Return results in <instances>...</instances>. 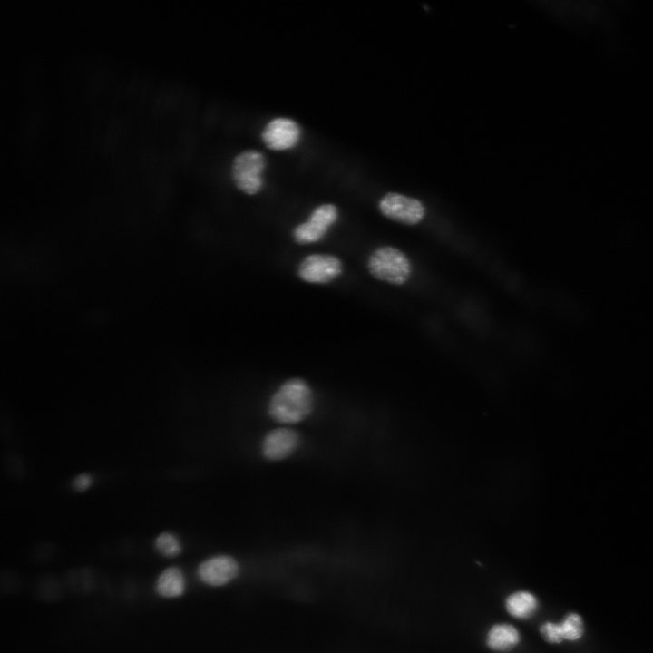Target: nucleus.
I'll use <instances>...</instances> for the list:
<instances>
[{
	"label": "nucleus",
	"mask_w": 653,
	"mask_h": 653,
	"mask_svg": "<svg viewBox=\"0 0 653 653\" xmlns=\"http://www.w3.org/2000/svg\"><path fill=\"white\" fill-rule=\"evenodd\" d=\"M367 268L374 278L393 285L404 284L411 275V264L407 257L391 246L375 249L368 258Z\"/></svg>",
	"instance_id": "f03ea898"
},
{
	"label": "nucleus",
	"mask_w": 653,
	"mask_h": 653,
	"mask_svg": "<svg viewBox=\"0 0 653 653\" xmlns=\"http://www.w3.org/2000/svg\"><path fill=\"white\" fill-rule=\"evenodd\" d=\"M263 155L254 150L239 153L233 161L232 177L238 189L249 195L258 193L262 187Z\"/></svg>",
	"instance_id": "7ed1b4c3"
},
{
	"label": "nucleus",
	"mask_w": 653,
	"mask_h": 653,
	"mask_svg": "<svg viewBox=\"0 0 653 653\" xmlns=\"http://www.w3.org/2000/svg\"><path fill=\"white\" fill-rule=\"evenodd\" d=\"M154 546L160 554L168 558L178 556L182 550L180 539L169 531L159 534L155 539Z\"/></svg>",
	"instance_id": "dca6fc26"
},
{
	"label": "nucleus",
	"mask_w": 653,
	"mask_h": 653,
	"mask_svg": "<svg viewBox=\"0 0 653 653\" xmlns=\"http://www.w3.org/2000/svg\"><path fill=\"white\" fill-rule=\"evenodd\" d=\"M485 641L486 646L492 651L507 652L520 643L521 634L512 624L496 623L489 629Z\"/></svg>",
	"instance_id": "9b49d317"
},
{
	"label": "nucleus",
	"mask_w": 653,
	"mask_h": 653,
	"mask_svg": "<svg viewBox=\"0 0 653 653\" xmlns=\"http://www.w3.org/2000/svg\"><path fill=\"white\" fill-rule=\"evenodd\" d=\"M298 125L288 118H276L264 128L262 140L271 150L281 151L294 147L298 141Z\"/></svg>",
	"instance_id": "6e6552de"
},
{
	"label": "nucleus",
	"mask_w": 653,
	"mask_h": 653,
	"mask_svg": "<svg viewBox=\"0 0 653 653\" xmlns=\"http://www.w3.org/2000/svg\"><path fill=\"white\" fill-rule=\"evenodd\" d=\"M342 270V262L337 257L328 254H311L300 262L297 274L303 281L326 284L336 278Z\"/></svg>",
	"instance_id": "423d86ee"
},
{
	"label": "nucleus",
	"mask_w": 653,
	"mask_h": 653,
	"mask_svg": "<svg viewBox=\"0 0 653 653\" xmlns=\"http://www.w3.org/2000/svg\"><path fill=\"white\" fill-rule=\"evenodd\" d=\"M338 210L334 204L325 203L317 206L308 219L293 229V237L298 244H310L322 239L337 219Z\"/></svg>",
	"instance_id": "20e7f679"
},
{
	"label": "nucleus",
	"mask_w": 653,
	"mask_h": 653,
	"mask_svg": "<svg viewBox=\"0 0 653 653\" xmlns=\"http://www.w3.org/2000/svg\"><path fill=\"white\" fill-rule=\"evenodd\" d=\"M584 632L582 618L575 613L567 614L560 622L545 621L540 627L542 638L550 644H559L564 640L576 641Z\"/></svg>",
	"instance_id": "1a4fd4ad"
},
{
	"label": "nucleus",
	"mask_w": 653,
	"mask_h": 653,
	"mask_svg": "<svg viewBox=\"0 0 653 653\" xmlns=\"http://www.w3.org/2000/svg\"><path fill=\"white\" fill-rule=\"evenodd\" d=\"M298 434L289 428H278L269 432L262 442V453L265 458L278 461L292 454L299 444Z\"/></svg>",
	"instance_id": "9d476101"
},
{
	"label": "nucleus",
	"mask_w": 653,
	"mask_h": 653,
	"mask_svg": "<svg viewBox=\"0 0 653 653\" xmlns=\"http://www.w3.org/2000/svg\"><path fill=\"white\" fill-rule=\"evenodd\" d=\"M378 206L386 218L408 225L417 224L425 214V209L420 200L395 192L384 195Z\"/></svg>",
	"instance_id": "39448f33"
},
{
	"label": "nucleus",
	"mask_w": 653,
	"mask_h": 653,
	"mask_svg": "<svg viewBox=\"0 0 653 653\" xmlns=\"http://www.w3.org/2000/svg\"><path fill=\"white\" fill-rule=\"evenodd\" d=\"M91 574L84 570H71L65 573L63 582L65 588L75 593H85L92 587Z\"/></svg>",
	"instance_id": "2eb2a0df"
},
{
	"label": "nucleus",
	"mask_w": 653,
	"mask_h": 653,
	"mask_svg": "<svg viewBox=\"0 0 653 653\" xmlns=\"http://www.w3.org/2000/svg\"><path fill=\"white\" fill-rule=\"evenodd\" d=\"M504 607L512 617L518 619H528L537 612L539 601L531 591L517 590L506 597Z\"/></svg>",
	"instance_id": "f8f14e48"
},
{
	"label": "nucleus",
	"mask_w": 653,
	"mask_h": 653,
	"mask_svg": "<svg viewBox=\"0 0 653 653\" xmlns=\"http://www.w3.org/2000/svg\"><path fill=\"white\" fill-rule=\"evenodd\" d=\"M239 564L229 555H216L203 560L198 567L199 579L205 584L218 587L229 582L239 574Z\"/></svg>",
	"instance_id": "0eeeda50"
},
{
	"label": "nucleus",
	"mask_w": 653,
	"mask_h": 653,
	"mask_svg": "<svg viewBox=\"0 0 653 653\" xmlns=\"http://www.w3.org/2000/svg\"><path fill=\"white\" fill-rule=\"evenodd\" d=\"M312 407L313 394L308 384L300 378H291L271 396L268 413L279 423L296 424L305 419Z\"/></svg>",
	"instance_id": "f257e3e1"
},
{
	"label": "nucleus",
	"mask_w": 653,
	"mask_h": 653,
	"mask_svg": "<svg viewBox=\"0 0 653 653\" xmlns=\"http://www.w3.org/2000/svg\"><path fill=\"white\" fill-rule=\"evenodd\" d=\"M65 585L63 580L53 573L38 576L33 585L35 599L44 603L60 600L64 595Z\"/></svg>",
	"instance_id": "ddd939ff"
},
{
	"label": "nucleus",
	"mask_w": 653,
	"mask_h": 653,
	"mask_svg": "<svg viewBox=\"0 0 653 653\" xmlns=\"http://www.w3.org/2000/svg\"><path fill=\"white\" fill-rule=\"evenodd\" d=\"M93 484V477L88 473L79 474L73 481V486L77 492H84Z\"/></svg>",
	"instance_id": "a211bd4d"
},
{
	"label": "nucleus",
	"mask_w": 653,
	"mask_h": 653,
	"mask_svg": "<svg viewBox=\"0 0 653 653\" xmlns=\"http://www.w3.org/2000/svg\"><path fill=\"white\" fill-rule=\"evenodd\" d=\"M24 584L23 576L10 569L0 570V595L10 596L21 590Z\"/></svg>",
	"instance_id": "f3484780"
},
{
	"label": "nucleus",
	"mask_w": 653,
	"mask_h": 653,
	"mask_svg": "<svg viewBox=\"0 0 653 653\" xmlns=\"http://www.w3.org/2000/svg\"><path fill=\"white\" fill-rule=\"evenodd\" d=\"M155 590L164 598H177L185 590V578L179 567L165 569L156 580Z\"/></svg>",
	"instance_id": "4468645a"
}]
</instances>
